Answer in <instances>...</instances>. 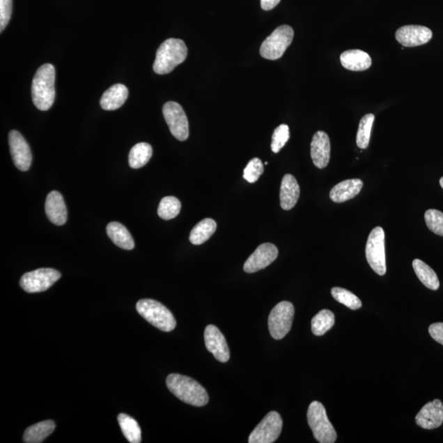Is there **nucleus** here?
Wrapping results in <instances>:
<instances>
[{
	"label": "nucleus",
	"mask_w": 443,
	"mask_h": 443,
	"mask_svg": "<svg viewBox=\"0 0 443 443\" xmlns=\"http://www.w3.org/2000/svg\"><path fill=\"white\" fill-rule=\"evenodd\" d=\"M166 384L169 391L185 403L200 407L209 403L206 390L192 378L172 373L166 380Z\"/></svg>",
	"instance_id": "obj_1"
},
{
	"label": "nucleus",
	"mask_w": 443,
	"mask_h": 443,
	"mask_svg": "<svg viewBox=\"0 0 443 443\" xmlns=\"http://www.w3.org/2000/svg\"><path fill=\"white\" fill-rule=\"evenodd\" d=\"M55 68L52 64L45 63L36 72L32 81L31 97L36 107L47 111L52 107L55 100Z\"/></svg>",
	"instance_id": "obj_2"
},
{
	"label": "nucleus",
	"mask_w": 443,
	"mask_h": 443,
	"mask_svg": "<svg viewBox=\"0 0 443 443\" xmlns=\"http://www.w3.org/2000/svg\"><path fill=\"white\" fill-rule=\"evenodd\" d=\"M187 47L184 41L171 38L165 40L157 50L153 69L160 75H164L173 70L185 61L187 56Z\"/></svg>",
	"instance_id": "obj_3"
},
{
	"label": "nucleus",
	"mask_w": 443,
	"mask_h": 443,
	"mask_svg": "<svg viewBox=\"0 0 443 443\" xmlns=\"http://www.w3.org/2000/svg\"><path fill=\"white\" fill-rule=\"evenodd\" d=\"M137 311L150 324L161 331L171 332L176 327L177 322L172 312L155 300H141L137 304Z\"/></svg>",
	"instance_id": "obj_4"
},
{
	"label": "nucleus",
	"mask_w": 443,
	"mask_h": 443,
	"mask_svg": "<svg viewBox=\"0 0 443 443\" xmlns=\"http://www.w3.org/2000/svg\"><path fill=\"white\" fill-rule=\"evenodd\" d=\"M307 419L313 437L320 443H334L336 433L334 427L327 418L324 405L318 401H313L309 406Z\"/></svg>",
	"instance_id": "obj_5"
},
{
	"label": "nucleus",
	"mask_w": 443,
	"mask_h": 443,
	"mask_svg": "<svg viewBox=\"0 0 443 443\" xmlns=\"http://www.w3.org/2000/svg\"><path fill=\"white\" fill-rule=\"evenodd\" d=\"M294 31L290 26L283 25L275 29L262 43L260 53L263 58L277 60L284 54L288 46L292 44Z\"/></svg>",
	"instance_id": "obj_6"
},
{
	"label": "nucleus",
	"mask_w": 443,
	"mask_h": 443,
	"mask_svg": "<svg viewBox=\"0 0 443 443\" xmlns=\"http://www.w3.org/2000/svg\"><path fill=\"white\" fill-rule=\"evenodd\" d=\"M366 258L368 265L375 273L380 276L386 274L385 233L381 227H376L369 234L366 248Z\"/></svg>",
	"instance_id": "obj_7"
},
{
	"label": "nucleus",
	"mask_w": 443,
	"mask_h": 443,
	"mask_svg": "<svg viewBox=\"0 0 443 443\" xmlns=\"http://www.w3.org/2000/svg\"><path fill=\"white\" fill-rule=\"evenodd\" d=\"M294 315L293 304L289 302H281L272 310L269 316V329L274 339H283L288 334L292 329Z\"/></svg>",
	"instance_id": "obj_8"
},
{
	"label": "nucleus",
	"mask_w": 443,
	"mask_h": 443,
	"mask_svg": "<svg viewBox=\"0 0 443 443\" xmlns=\"http://www.w3.org/2000/svg\"><path fill=\"white\" fill-rule=\"evenodd\" d=\"M60 278L61 274L59 271L43 267L23 274L20 286L29 293H42L52 288Z\"/></svg>",
	"instance_id": "obj_9"
},
{
	"label": "nucleus",
	"mask_w": 443,
	"mask_h": 443,
	"mask_svg": "<svg viewBox=\"0 0 443 443\" xmlns=\"http://www.w3.org/2000/svg\"><path fill=\"white\" fill-rule=\"evenodd\" d=\"M283 428V419L276 412L266 414L249 437L250 443H273L278 440Z\"/></svg>",
	"instance_id": "obj_10"
},
{
	"label": "nucleus",
	"mask_w": 443,
	"mask_h": 443,
	"mask_svg": "<svg viewBox=\"0 0 443 443\" xmlns=\"http://www.w3.org/2000/svg\"><path fill=\"white\" fill-rule=\"evenodd\" d=\"M163 114L172 135L178 141H186L189 137V123L182 106L169 101L164 105Z\"/></svg>",
	"instance_id": "obj_11"
},
{
	"label": "nucleus",
	"mask_w": 443,
	"mask_h": 443,
	"mask_svg": "<svg viewBox=\"0 0 443 443\" xmlns=\"http://www.w3.org/2000/svg\"><path fill=\"white\" fill-rule=\"evenodd\" d=\"M9 147L13 163L17 169L26 172L31 165L32 155L29 143L20 132L13 130L8 135Z\"/></svg>",
	"instance_id": "obj_12"
},
{
	"label": "nucleus",
	"mask_w": 443,
	"mask_h": 443,
	"mask_svg": "<svg viewBox=\"0 0 443 443\" xmlns=\"http://www.w3.org/2000/svg\"><path fill=\"white\" fill-rule=\"evenodd\" d=\"M279 256V250L274 244L264 243L258 247L256 251L247 258L243 269L248 274L265 269L273 263Z\"/></svg>",
	"instance_id": "obj_13"
},
{
	"label": "nucleus",
	"mask_w": 443,
	"mask_h": 443,
	"mask_svg": "<svg viewBox=\"0 0 443 443\" xmlns=\"http://www.w3.org/2000/svg\"><path fill=\"white\" fill-rule=\"evenodd\" d=\"M433 32L426 26L409 25L396 32V39L405 47L423 45L432 39Z\"/></svg>",
	"instance_id": "obj_14"
},
{
	"label": "nucleus",
	"mask_w": 443,
	"mask_h": 443,
	"mask_svg": "<svg viewBox=\"0 0 443 443\" xmlns=\"http://www.w3.org/2000/svg\"><path fill=\"white\" fill-rule=\"evenodd\" d=\"M205 343L209 352L213 354L219 362L226 363L229 361L230 352L224 336L215 325H208L205 330Z\"/></svg>",
	"instance_id": "obj_15"
},
{
	"label": "nucleus",
	"mask_w": 443,
	"mask_h": 443,
	"mask_svg": "<svg viewBox=\"0 0 443 443\" xmlns=\"http://www.w3.org/2000/svg\"><path fill=\"white\" fill-rule=\"evenodd\" d=\"M415 423L424 429H435L440 427L443 423L442 401L436 399L424 405L415 417Z\"/></svg>",
	"instance_id": "obj_16"
},
{
	"label": "nucleus",
	"mask_w": 443,
	"mask_h": 443,
	"mask_svg": "<svg viewBox=\"0 0 443 443\" xmlns=\"http://www.w3.org/2000/svg\"><path fill=\"white\" fill-rule=\"evenodd\" d=\"M330 152L329 136L325 132H317L311 142V153L313 164L320 169L326 168L329 163Z\"/></svg>",
	"instance_id": "obj_17"
},
{
	"label": "nucleus",
	"mask_w": 443,
	"mask_h": 443,
	"mask_svg": "<svg viewBox=\"0 0 443 443\" xmlns=\"http://www.w3.org/2000/svg\"><path fill=\"white\" fill-rule=\"evenodd\" d=\"M45 213L52 224L57 226L66 224L68 219L67 207L63 196L59 192L53 191L46 198Z\"/></svg>",
	"instance_id": "obj_18"
},
{
	"label": "nucleus",
	"mask_w": 443,
	"mask_h": 443,
	"mask_svg": "<svg viewBox=\"0 0 443 443\" xmlns=\"http://www.w3.org/2000/svg\"><path fill=\"white\" fill-rule=\"evenodd\" d=\"M300 187L293 175L286 174L281 180L280 189V204L284 210H290L297 205L300 197Z\"/></svg>",
	"instance_id": "obj_19"
},
{
	"label": "nucleus",
	"mask_w": 443,
	"mask_h": 443,
	"mask_svg": "<svg viewBox=\"0 0 443 443\" xmlns=\"http://www.w3.org/2000/svg\"><path fill=\"white\" fill-rule=\"evenodd\" d=\"M363 182L361 179H349L336 184L330 192V199L336 203H343L353 199L361 192Z\"/></svg>",
	"instance_id": "obj_20"
},
{
	"label": "nucleus",
	"mask_w": 443,
	"mask_h": 443,
	"mask_svg": "<svg viewBox=\"0 0 443 443\" xmlns=\"http://www.w3.org/2000/svg\"><path fill=\"white\" fill-rule=\"evenodd\" d=\"M341 63L350 71H366L371 68L372 59L369 55L361 49H350L341 54Z\"/></svg>",
	"instance_id": "obj_21"
},
{
	"label": "nucleus",
	"mask_w": 443,
	"mask_h": 443,
	"mask_svg": "<svg viewBox=\"0 0 443 443\" xmlns=\"http://www.w3.org/2000/svg\"><path fill=\"white\" fill-rule=\"evenodd\" d=\"M128 89L123 84H115L106 91L101 97L100 106L104 110H116L126 102Z\"/></svg>",
	"instance_id": "obj_22"
},
{
	"label": "nucleus",
	"mask_w": 443,
	"mask_h": 443,
	"mask_svg": "<svg viewBox=\"0 0 443 443\" xmlns=\"http://www.w3.org/2000/svg\"><path fill=\"white\" fill-rule=\"evenodd\" d=\"M106 230H107V234L111 241L118 247L127 251H131L135 247V242H134L132 235L128 232L125 226L122 224L118 223V222H111Z\"/></svg>",
	"instance_id": "obj_23"
},
{
	"label": "nucleus",
	"mask_w": 443,
	"mask_h": 443,
	"mask_svg": "<svg viewBox=\"0 0 443 443\" xmlns=\"http://www.w3.org/2000/svg\"><path fill=\"white\" fill-rule=\"evenodd\" d=\"M55 423L52 421H45L34 424L26 429L23 442L26 443H40L45 441L54 431Z\"/></svg>",
	"instance_id": "obj_24"
},
{
	"label": "nucleus",
	"mask_w": 443,
	"mask_h": 443,
	"mask_svg": "<svg viewBox=\"0 0 443 443\" xmlns=\"http://www.w3.org/2000/svg\"><path fill=\"white\" fill-rule=\"evenodd\" d=\"M415 274L421 283L428 289L436 290L440 287V279L432 267L419 258H415L412 263Z\"/></svg>",
	"instance_id": "obj_25"
},
{
	"label": "nucleus",
	"mask_w": 443,
	"mask_h": 443,
	"mask_svg": "<svg viewBox=\"0 0 443 443\" xmlns=\"http://www.w3.org/2000/svg\"><path fill=\"white\" fill-rule=\"evenodd\" d=\"M153 150L150 144L146 142L138 143L132 148L129 154V165L134 169L144 167L149 162Z\"/></svg>",
	"instance_id": "obj_26"
},
{
	"label": "nucleus",
	"mask_w": 443,
	"mask_h": 443,
	"mask_svg": "<svg viewBox=\"0 0 443 443\" xmlns=\"http://www.w3.org/2000/svg\"><path fill=\"white\" fill-rule=\"evenodd\" d=\"M217 229L216 222L211 219H205L199 222L193 228L190 234V242L196 244H201L209 240Z\"/></svg>",
	"instance_id": "obj_27"
},
{
	"label": "nucleus",
	"mask_w": 443,
	"mask_h": 443,
	"mask_svg": "<svg viewBox=\"0 0 443 443\" xmlns=\"http://www.w3.org/2000/svg\"><path fill=\"white\" fill-rule=\"evenodd\" d=\"M118 421L127 440L131 443L141 442V430L139 424L126 414H119Z\"/></svg>",
	"instance_id": "obj_28"
},
{
	"label": "nucleus",
	"mask_w": 443,
	"mask_h": 443,
	"mask_svg": "<svg viewBox=\"0 0 443 443\" xmlns=\"http://www.w3.org/2000/svg\"><path fill=\"white\" fill-rule=\"evenodd\" d=\"M335 324L334 313L329 310H322L312 318L311 327L316 336H322L329 331Z\"/></svg>",
	"instance_id": "obj_29"
},
{
	"label": "nucleus",
	"mask_w": 443,
	"mask_h": 443,
	"mask_svg": "<svg viewBox=\"0 0 443 443\" xmlns=\"http://www.w3.org/2000/svg\"><path fill=\"white\" fill-rule=\"evenodd\" d=\"M181 208V202L178 198L174 196L164 197L160 203L158 215L161 219L164 220L173 219L179 215Z\"/></svg>",
	"instance_id": "obj_30"
},
{
	"label": "nucleus",
	"mask_w": 443,
	"mask_h": 443,
	"mask_svg": "<svg viewBox=\"0 0 443 443\" xmlns=\"http://www.w3.org/2000/svg\"><path fill=\"white\" fill-rule=\"evenodd\" d=\"M375 115L368 114L364 115L359 124L357 136V144L361 149H366L371 141V131L373 122H375Z\"/></svg>",
	"instance_id": "obj_31"
},
{
	"label": "nucleus",
	"mask_w": 443,
	"mask_h": 443,
	"mask_svg": "<svg viewBox=\"0 0 443 443\" xmlns=\"http://www.w3.org/2000/svg\"><path fill=\"white\" fill-rule=\"evenodd\" d=\"M331 293L332 297H334L336 302L344 304V306L350 309V310H358V309L362 306L361 300L347 289L334 288L332 289Z\"/></svg>",
	"instance_id": "obj_32"
},
{
	"label": "nucleus",
	"mask_w": 443,
	"mask_h": 443,
	"mask_svg": "<svg viewBox=\"0 0 443 443\" xmlns=\"http://www.w3.org/2000/svg\"><path fill=\"white\" fill-rule=\"evenodd\" d=\"M290 138L289 127L286 124H281L275 129L272 137L271 149L277 154L287 144Z\"/></svg>",
	"instance_id": "obj_33"
},
{
	"label": "nucleus",
	"mask_w": 443,
	"mask_h": 443,
	"mask_svg": "<svg viewBox=\"0 0 443 443\" xmlns=\"http://www.w3.org/2000/svg\"><path fill=\"white\" fill-rule=\"evenodd\" d=\"M428 228L440 236L443 237V213L437 210H428L424 215Z\"/></svg>",
	"instance_id": "obj_34"
},
{
	"label": "nucleus",
	"mask_w": 443,
	"mask_h": 443,
	"mask_svg": "<svg viewBox=\"0 0 443 443\" xmlns=\"http://www.w3.org/2000/svg\"><path fill=\"white\" fill-rule=\"evenodd\" d=\"M264 173V164L260 159L255 158L250 161L244 168L243 178L248 182L254 183L257 181Z\"/></svg>",
	"instance_id": "obj_35"
},
{
	"label": "nucleus",
	"mask_w": 443,
	"mask_h": 443,
	"mask_svg": "<svg viewBox=\"0 0 443 443\" xmlns=\"http://www.w3.org/2000/svg\"><path fill=\"white\" fill-rule=\"evenodd\" d=\"M13 0H0V31L3 32L10 21Z\"/></svg>",
	"instance_id": "obj_36"
},
{
	"label": "nucleus",
	"mask_w": 443,
	"mask_h": 443,
	"mask_svg": "<svg viewBox=\"0 0 443 443\" xmlns=\"http://www.w3.org/2000/svg\"><path fill=\"white\" fill-rule=\"evenodd\" d=\"M428 332L437 343L443 345V322H435L429 326Z\"/></svg>",
	"instance_id": "obj_37"
},
{
	"label": "nucleus",
	"mask_w": 443,
	"mask_h": 443,
	"mask_svg": "<svg viewBox=\"0 0 443 443\" xmlns=\"http://www.w3.org/2000/svg\"><path fill=\"white\" fill-rule=\"evenodd\" d=\"M281 0H261L263 10L270 11L280 3Z\"/></svg>",
	"instance_id": "obj_38"
},
{
	"label": "nucleus",
	"mask_w": 443,
	"mask_h": 443,
	"mask_svg": "<svg viewBox=\"0 0 443 443\" xmlns=\"http://www.w3.org/2000/svg\"><path fill=\"white\" fill-rule=\"evenodd\" d=\"M440 185L442 188L443 189V177L440 179Z\"/></svg>",
	"instance_id": "obj_39"
},
{
	"label": "nucleus",
	"mask_w": 443,
	"mask_h": 443,
	"mask_svg": "<svg viewBox=\"0 0 443 443\" xmlns=\"http://www.w3.org/2000/svg\"><path fill=\"white\" fill-rule=\"evenodd\" d=\"M267 164H269V163H267V162H265V165H267Z\"/></svg>",
	"instance_id": "obj_40"
}]
</instances>
